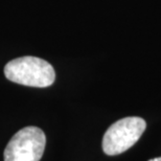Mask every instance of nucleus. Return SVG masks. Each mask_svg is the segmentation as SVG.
<instances>
[{"mask_svg": "<svg viewBox=\"0 0 161 161\" xmlns=\"http://www.w3.org/2000/svg\"><path fill=\"white\" fill-rule=\"evenodd\" d=\"M4 75L11 82L37 88L49 87L56 80V72L49 63L31 56L8 62L4 67Z\"/></svg>", "mask_w": 161, "mask_h": 161, "instance_id": "nucleus-1", "label": "nucleus"}, {"mask_svg": "<svg viewBox=\"0 0 161 161\" xmlns=\"http://www.w3.org/2000/svg\"><path fill=\"white\" fill-rule=\"evenodd\" d=\"M147 122L137 116L125 117L108 128L103 137V151L109 156H115L131 149L146 131Z\"/></svg>", "mask_w": 161, "mask_h": 161, "instance_id": "nucleus-2", "label": "nucleus"}, {"mask_svg": "<svg viewBox=\"0 0 161 161\" xmlns=\"http://www.w3.org/2000/svg\"><path fill=\"white\" fill-rule=\"evenodd\" d=\"M46 136L40 128L25 127L8 141L4 150V161H40Z\"/></svg>", "mask_w": 161, "mask_h": 161, "instance_id": "nucleus-3", "label": "nucleus"}, {"mask_svg": "<svg viewBox=\"0 0 161 161\" xmlns=\"http://www.w3.org/2000/svg\"><path fill=\"white\" fill-rule=\"evenodd\" d=\"M149 161H161V157H157V158H153V159H150Z\"/></svg>", "mask_w": 161, "mask_h": 161, "instance_id": "nucleus-4", "label": "nucleus"}]
</instances>
